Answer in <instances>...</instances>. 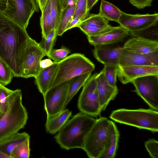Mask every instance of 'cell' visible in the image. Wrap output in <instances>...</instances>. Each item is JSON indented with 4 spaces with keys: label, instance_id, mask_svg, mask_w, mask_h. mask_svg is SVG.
Wrapping results in <instances>:
<instances>
[{
    "label": "cell",
    "instance_id": "cell-6",
    "mask_svg": "<svg viewBox=\"0 0 158 158\" xmlns=\"http://www.w3.org/2000/svg\"><path fill=\"white\" fill-rule=\"evenodd\" d=\"M110 120L100 117L96 120L86 138L83 149L90 158H100L108 144Z\"/></svg>",
    "mask_w": 158,
    "mask_h": 158
},
{
    "label": "cell",
    "instance_id": "cell-36",
    "mask_svg": "<svg viewBox=\"0 0 158 158\" xmlns=\"http://www.w3.org/2000/svg\"><path fill=\"white\" fill-rule=\"evenodd\" d=\"M112 27L102 29L93 27L80 23L77 27L79 28L88 36H96L102 34L110 30Z\"/></svg>",
    "mask_w": 158,
    "mask_h": 158
},
{
    "label": "cell",
    "instance_id": "cell-18",
    "mask_svg": "<svg viewBox=\"0 0 158 158\" xmlns=\"http://www.w3.org/2000/svg\"><path fill=\"white\" fill-rule=\"evenodd\" d=\"M123 47L134 52L147 54L158 50V42L143 37H134L125 42Z\"/></svg>",
    "mask_w": 158,
    "mask_h": 158
},
{
    "label": "cell",
    "instance_id": "cell-34",
    "mask_svg": "<svg viewBox=\"0 0 158 158\" xmlns=\"http://www.w3.org/2000/svg\"><path fill=\"white\" fill-rule=\"evenodd\" d=\"M61 10L58 0H52L51 15L53 28L57 30L59 23Z\"/></svg>",
    "mask_w": 158,
    "mask_h": 158
},
{
    "label": "cell",
    "instance_id": "cell-41",
    "mask_svg": "<svg viewBox=\"0 0 158 158\" xmlns=\"http://www.w3.org/2000/svg\"><path fill=\"white\" fill-rule=\"evenodd\" d=\"M53 63L50 59L42 60L40 63V66L41 68H47L52 65Z\"/></svg>",
    "mask_w": 158,
    "mask_h": 158
},
{
    "label": "cell",
    "instance_id": "cell-9",
    "mask_svg": "<svg viewBox=\"0 0 158 158\" xmlns=\"http://www.w3.org/2000/svg\"><path fill=\"white\" fill-rule=\"evenodd\" d=\"M37 10L34 0H7L6 8L2 13L26 29L31 18Z\"/></svg>",
    "mask_w": 158,
    "mask_h": 158
},
{
    "label": "cell",
    "instance_id": "cell-17",
    "mask_svg": "<svg viewBox=\"0 0 158 158\" xmlns=\"http://www.w3.org/2000/svg\"><path fill=\"white\" fill-rule=\"evenodd\" d=\"M93 54L95 59L105 65L118 66L123 47H109L105 45L94 46Z\"/></svg>",
    "mask_w": 158,
    "mask_h": 158
},
{
    "label": "cell",
    "instance_id": "cell-19",
    "mask_svg": "<svg viewBox=\"0 0 158 158\" xmlns=\"http://www.w3.org/2000/svg\"><path fill=\"white\" fill-rule=\"evenodd\" d=\"M58 68V62L54 61L49 67L41 68L35 77V83L39 91L43 95L51 87Z\"/></svg>",
    "mask_w": 158,
    "mask_h": 158
},
{
    "label": "cell",
    "instance_id": "cell-12",
    "mask_svg": "<svg viewBox=\"0 0 158 158\" xmlns=\"http://www.w3.org/2000/svg\"><path fill=\"white\" fill-rule=\"evenodd\" d=\"M158 13L135 15L122 11L118 23L129 33L142 31L157 24Z\"/></svg>",
    "mask_w": 158,
    "mask_h": 158
},
{
    "label": "cell",
    "instance_id": "cell-44",
    "mask_svg": "<svg viewBox=\"0 0 158 158\" xmlns=\"http://www.w3.org/2000/svg\"><path fill=\"white\" fill-rule=\"evenodd\" d=\"M36 1L40 10L42 11L48 0H36Z\"/></svg>",
    "mask_w": 158,
    "mask_h": 158
},
{
    "label": "cell",
    "instance_id": "cell-14",
    "mask_svg": "<svg viewBox=\"0 0 158 158\" xmlns=\"http://www.w3.org/2000/svg\"><path fill=\"white\" fill-rule=\"evenodd\" d=\"M130 65L158 66V50L142 54L127 50L123 47L118 65Z\"/></svg>",
    "mask_w": 158,
    "mask_h": 158
},
{
    "label": "cell",
    "instance_id": "cell-35",
    "mask_svg": "<svg viewBox=\"0 0 158 158\" xmlns=\"http://www.w3.org/2000/svg\"><path fill=\"white\" fill-rule=\"evenodd\" d=\"M71 52L68 48L63 45L59 49H52L49 53L47 56L49 59L54 61L59 62L66 58Z\"/></svg>",
    "mask_w": 158,
    "mask_h": 158
},
{
    "label": "cell",
    "instance_id": "cell-31",
    "mask_svg": "<svg viewBox=\"0 0 158 158\" xmlns=\"http://www.w3.org/2000/svg\"><path fill=\"white\" fill-rule=\"evenodd\" d=\"M14 77L11 69L0 58V83L5 86L11 82Z\"/></svg>",
    "mask_w": 158,
    "mask_h": 158
},
{
    "label": "cell",
    "instance_id": "cell-25",
    "mask_svg": "<svg viewBox=\"0 0 158 158\" xmlns=\"http://www.w3.org/2000/svg\"><path fill=\"white\" fill-rule=\"evenodd\" d=\"M51 2L52 0H48L41 11L40 23L42 38H46L53 29L51 15Z\"/></svg>",
    "mask_w": 158,
    "mask_h": 158
},
{
    "label": "cell",
    "instance_id": "cell-40",
    "mask_svg": "<svg viewBox=\"0 0 158 158\" xmlns=\"http://www.w3.org/2000/svg\"><path fill=\"white\" fill-rule=\"evenodd\" d=\"M61 10L68 5L75 4L77 0H58Z\"/></svg>",
    "mask_w": 158,
    "mask_h": 158
},
{
    "label": "cell",
    "instance_id": "cell-37",
    "mask_svg": "<svg viewBox=\"0 0 158 158\" xmlns=\"http://www.w3.org/2000/svg\"><path fill=\"white\" fill-rule=\"evenodd\" d=\"M145 146L149 155L152 158L158 157V142L152 139L147 141L144 143Z\"/></svg>",
    "mask_w": 158,
    "mask_h": 158
},
{
    "label": "cell",
    "instance_id": "cell-22",
    "mask_svg": "<svg viewBox=\"0 0 158 158\" xmlns=\"http://www.w3.org/2000/svg\"><path fill=\"white\" fill-rule=\"evenodd\" d=\"M30 138V135L26 132H18L0 141V150L10 156L16 146Z\"/></svg>",
    "mask_w": 158,
    "mask_h": 158
},
{
    "label": "cell",
    "instance_id": "cell-23",
    "mask_svg": "<svg viewBox=\"0 0 158 158\" xmlns=\"http://www.w3.org/2000/svg\"><path fill=\"white\" fill-rule=\"evenodd\" d=\"M91 72H90L77 76L69 81L67 98L64 106V109L80 89L83 86L91 76Z\"/></svg>",
    "mask_w": 158,
    "mask_h": 158
},
{
    "label": "cell",
    "instance_id": "cell-43",
    "mask_svg": "<svg viewBox=\"0 0 158 158\" xmlns=\"http://www.w3.org/2000/svg\"><path fill=\"white\" fill-rule=\"evenodd\" d=\"M98 1V0H87V10L89 12Z\"/></svg>",
    "mask_w": 158,
    "mask_h": 158
},
{
    "label": "cell",
    "instance_id": "cell-29",
    "mask_svg": "<svg viewBox=\"0 0 158 158\" xmlns=\"http://www.w3.org/2000/svg\"><path fill=\"white\" fill-rule=\"evenodd\" d=\"M57 36V30L53 28L46 38H42L39 43L40 46L48 56L53 48L56 40Z\"/></svg>",
    "mask_w": 158,
    "mask_h": 158
},
{
    "label": "cell",
    "instance_id": "cell-13",
    "mask_svg": "<svg viewBox=\"0 0 158 158\" xmlns=\"http://www.w3.org/2000/svg\"><path fill=\"white\" fill-rule=\"evenodd\" d=\"M117 77L123 84L144 76L158 75V66L130 65L117 67Z\"/></svg>",
    "mask_w": 158,
    "mask_h": 158
},
{
    "label": "cell",
    "instance_id": "cell-27",
    "mask_svg": "<svg viewBox=\"0 0 158 158\" xmlns=\"http://www.w3.org/2000/svg\"><path fill=\"white\" fill-rule=\"evenodd\" d=\"M80 23L98 28L105 29L111 27L108 21L99 14H89Z\"/></svg>",
    "mask_w": 158,
    "mask_h": 158
},
{
    "label": "cell",
    "instance_id": "cell-1",
    "mask_svg": "<svg viewBox=\"0 0 158 158\" xmlns=\"http://www.w3.org/2000/svg\"><path fill=\"white\" fill-rule=\"evenodd\" d=\"M30 37L26 29L0 13V58L15 77H21L24 52Z\"/></svg>",
    "mask_w": 158,
    "mask_h": 158
},
{
    "label": "cell",
    "instance_id": "cell-46",
    "mask_svg": "<svg viewBox=\"0 0 158 158\" xmlns=\"http://www.w3.org/2000/svg\"><path fill=\"white\" fill-rule=\"evenodd\" d=\"M4 113L2 112L0 109V118H1Z\"/></svg>",
    "mask_w": 158,
    "mask_h": 158
},
{
    "label": "cell",
    "instance_id": "cell-20",
    "mask_svg": "<svg viewBox=\"0 0 158 158\" xmlns=\"http://www.w3.org/2000/svg\"><path fill=\"white\" fill-rule=\"evenodd\" d=\"M72 114L71 111L65 109L57 114L47 117L45 125L46 132L51 134L58 132Z\"/></svg>",
    "mask_w": 158,
    "mask_h": 158
},
{
    "label": "cell",
    "instance_id": "cell-4",
    "mask_svg": "<svg viewBox=\"0 0 158 158\" xmlns=\"http://www.w3.org/2000/svg\"><path fill=\"white\" fill-rule=\"evenodd\" d=\"M109 117L120 123L148 130L152 132L158 131V111L152 109H120L113 111Z\"/></svg>",
    "mask_w": 158,
    "mask_h": 158
},
{
    "label": "cell",
    "instance_id": "cell-32",
    "mask_svg": "<svg viewBox=\"0 0 158 158\" xmlns=\"http://www.w3.org/2000/svg\"><path fill=\"white\" fill-rule=\"evenodd\" d=\"M118 66L105 65L103 71L105 78L108 83L113 86H116Z\"/></svg>",
    "mask_w": 158,
    "mask_h": 158
},
{
    "label": "cell",
    "instance_id": "cell-5",
    "mask_svg": "<svg viewBox=\"0 0 158 158\" xmlns=\"http://www.w3.org/2000/svg\"><path fill=\"white\" fill-rule=\"evenodd\" d=\"M95 68V64L84 54H72L58 62L57 73L50 88L75 77L92 73Z\"/></svg>",
    "mask_w": 158,
    "mask_h": 158
},
{
    "label": "cell",
    "instance_id": "cell-15",
    "mask_svg": "<svg viewBox=\"0 0 158 158\" xmlns=\"http://www.w3.org/2000/svg\"><path fill=\"white\" fill-rule=\"evenodd\" d=\"M129 32L120 25L113 27L109 31L102 34L87 36L88 42L94 47L114 44L123 40Z\"/></svg>",
    "mask_w": 158,
    "mask_h": 158
},
{
    "label": "cell",
    "instance_id": "cell-42",
    "mask_svg": "<svg viewBox=\"0 0 158 158\" xmlns=\"http://www.w3.org/2000/svg\"><path fill=\"white\" fill-rule=\"evenodd\" d=\"M7 0H0V13H3L6 10Z\"/></svg>",
    "mask_w": 158,
    "mask_h": 158
},
{
    "label": "cell",
    "instance_id": "cell-11",
    "mask_svg": "<svg viewBox=\"0 0 158 158\" xmlns=\"http://www.w3.org/2000/svg\"><path fill=\"white\" fill-rule=\"evenodd\" d=\"M69 81L50 88L43 95L44 109L47 117L54 115L64 109Z\"/></svg>",
    "mask_w": 158,
    "mask_h": 158
},
{
    "label": "cell",
    "instance_id": "cell-2",
    "mask_svg": "<svg viewBox=\"0 0 158 158\" xmlns=\"http://www.w3.org/2000/svg\"><path fill=\"white\" fill-rule=\"evenodd\" d=\"M96 119L81 112L69 119L55 136L56 142L66 150L83 149L89 132Z\"/></svg>",
    "mask_w": 158,
    "mask_h": 158
},
{
    "label": "cell",
    "instance_id": "cell-8",
    "mask_svg": "<svg viewBox=\"0 0 158 158\" xmlns=\"http://www.w3.org/2000/svg\"><path fill=\"white\" fill-rule=\"evenodd\" d=\"M46 54L38 43L31 37L25 49L21 68V77H35L41 68L40 63Z\"/></svg>",
    "mask_w": 158,
    "mask_h": 158
},
{
    "label": "cell",
    "instance_id": "cell-45",
    "mask_svg": "<svg viewBox=\"0 0 158 158\" xmlns=\"http://www.w3.org/2000/svg\"><path fill=\"white\" fill-rule=\"evenodd\" d=\"M0 158H11L10 157L0 150Z\"/></svg>",
    "mask_w": 158,
    "mask_h": 158
},
{
    "label": "cell",
    "instance_id": "cell-39",
    "mask_svg": "<svg viewBox=\"0 0 158 158\" xmlns=\"http://www.w3.org/2000/svg\"><path fill=\"white\" fill-rule=\"evenodd\" d=\"M81 21V19L78 18L73 19L68 24L65 29V31L72 28L77 27Z\"/></svg>",
    "mask_w": 158,
    "mask_h": 158
},
{
    "label": "cell",
    "instance_id": "cell-16",
    "mask_svg": "<svg viewBox=\"0 0 158 158\" xmlns=\"http://www.w3.org/2000/svg\"><path fill=\"white\" fill-rule=\"evenodd\" d=\"M97 90L102 111L106 109L110 102L118 94L117 86H113L107 81L102 70L96 76Z\"/></svg>",
    "mask_w": 158,
    "mask_h": 158
},
{
    "label": "cell",
    "instance_id": "cell-38",
    "mask_svg": "<svg viewBox=\"0 0 158 158\" xmlns=\"http://www.w3.org/2000/svg\"><path fill=\"white\" fill-rule=\"evenodd\" d=\"M153 0H129L133 6L139 9H142L151 6Z\"/></svg>",
    "mask_w": 158,
    "mask_h": 158
},
{
    "label": "cell",
    "instance_id": "cell-30",
    "mask_svg": "<svg viewBox=\"0 0 158 158\" xmlns=\"http://www.w3.org/2000/svg\"><path fill=\"white\" fill-rule=\"evenodd\" d=\"M30 138L16 146L12 152L11 158H28L30 156Z\"/></svg>",
    "mask_w": 158,
    "mask_h": 158
},
{
    "label": "cell",
    "instance_id": "cell-28",
    "mask_svg": "<svg viewBox=\"0 0 158 158\" xmlns=\"http://www.w3.org/2000/svg\"><path fill=\"white\" fill-rule=\"evenodd\" d=\"M20 90L10 89L0 83V109L2 112L6 111L10 102Z\"/></svg>",
    "mask_w": 158,
    "mask_h": 158
},
{
    "label": "cell",
    "instance_id": "cell-26",
    "mask_svg": "<svg viewBox=\"0 0 158 158\" xmlns=\"http://www.w3.org/2000/svg\"><path fill=\"white\" fill-rule=\"evenodd\" d=\"M75 4H69L61 11L60 21L57 30V35L62 36L69 22L72 19Z\"/></svg>",
    "mask_w": 158,
    "mask_h": 158
},
{
    "label": "cell",
    "instance_id": "cell-3",
    "mask_svg": "<svg viewBox=\"0 0 158 158\" xmlns=\"http://www.w3.org/2000/svg\"><path fill=\"white\" fill-rule=\"evenodd\" d=\"M28 118V112L23 104L20 89L0 118V141L23 128Z\"/></svg>",
    "mask_w": 158,
    "mask_h": 158
},
{
    "label": "cell",
    "instance_id": "cell-10",
    "mask_svg": "<svg viewBox=\"0 0 158 158\" xmlns=\"http://www.w3.org/2000/svg\"><path fill=\"white\" fill-rule=\"evenodd\" d=\"M133 91L153 110H158V75H151L137 78L131 82Z\"/></svg>",
    "mask_w": 158,
    "mask_h": 158
},
{
    "label": "cell",
    "instance_id": "cell-7",
    "mask_svg": "<svg viewBox=\"0 0 158 158\" xmlns=\"http://www.w3.org/2000/svg\"><path fill=\"white\" fill-rule=\"evenodd\" d=\"M97 74L91 76L84 85L77 102L80 112L92 117H97L102 111L97 90Z\"/></svg>",
    "mask_w": 158,
    "mask_h": 158
},
{
    "label": "cell",
    "instance_id": "cell-24",
    "mask_svg": "<svg viewBox=\"0 0 158 158\" xmlns=\"http://www.w3.org/2000/svg\"><path fill=\"white\" fill-rule=\"evenodd\" d=\"M122 11L113 4L101 0L98 14L107 21H115L118 23Z\"/></svg>",
    "mask_w": 158,
    "mask_h": 158
},
{
    "label": "cell",
    "instance_id": "cell-21",
    "mask_svg": "<svg viewBox=\"0 0 158 158\" xmlns=\"http://www.w3.org/2000/svg\"><path fill=\"white\" fill-rule=\"evenodd\" d=\"M119 133L115 124L110 121L108 144L100 158H113L116 155L118 147Z\"/></svg>",
    "mask_w": 158,
    "mask_h": 158
},
{
    "label": "cell",
    "instance_id": "cell-33",
    "mask_svg": "<svg viewBox=\"0 0 158 158\" xmlns=\"http://www.w3.org/2000/svg\"><path fill=\"white\" fill-rule=\"evenodd\" d=\"M89 14V12L87 10V0H77L75 4L73 19L78 18L82 21Z\"/></svg>",
    "mask_w": 158,
    "mask_h": 158
}]
</instances>
